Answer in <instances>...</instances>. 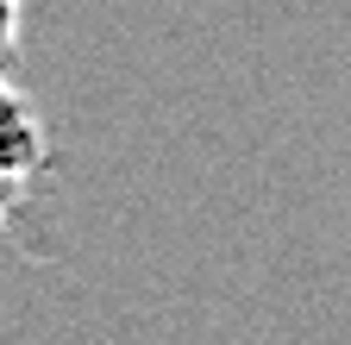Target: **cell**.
<instances>
[{"label":"cell","instance_id":"cell-2","mask_svg":"<svg viewBox=\"0 0 351 345\" xmlns=\"http://www.w3.org/2000/svg\"><path fill=\"white\" fill-rule=\"evenodd\" d=\"M19 13H25V0H0V69L19 51Z\"/></svg>","mask_w":351,"mask_h":345},{"label":"cell","instance_id":"cell-3","mask_svg":"<svg viewBox=\"0 0 351 345\" xmlns=\"http://www.w3.org/2000/svg\"><path fill=\"white\" fill-rule=\"evenodd\" d=\"M25 189H32V182H13V176H0V226H7V220H13V213H19V201H25Z\"/></svg>","mask_w":351,"mask_h":345},{"label":"cell","instance_id":"cell-1","mask_svg":"<svg viewBox=\"0 0 351 345\" xmlns=\"http://www.w3.org/2000/svg\"><path fill=\"white\" fill-rule=\"evenodd\" d=\"M44 163H51L44 113H38V101L19 88V82L0 69V176L32 182V176H44Z\"/></svg>","mask_w":351,"mask_h":345}]
</instances>
